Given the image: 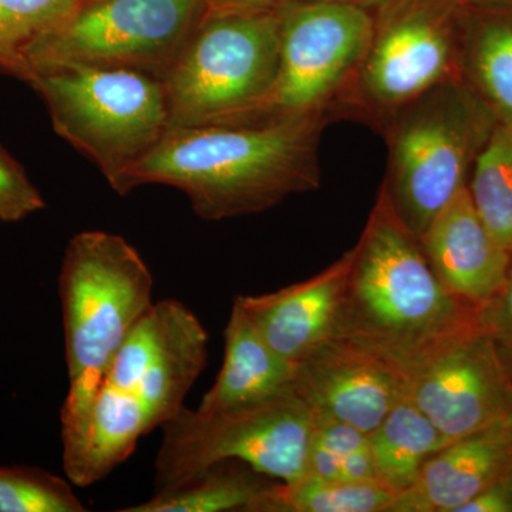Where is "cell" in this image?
<instances>
[{
  "instance_id": "cell-27",
  "label": "cell",
  "mask_w": 512,
  "mask_h": 512,
  "mask_svg": "<svg viewBox=\"0 0 512 512\" xmlns=\"http://www.w3.org/2000/svg\"><path fill=\"white\" fill-rule=\"evenodd\" d=\"M45 208V198L25 168L0 144V221H23Z\"/></svg>"
},
{
  "instance_id": "cell-16",
  "label": "cell",
  "mask_w": 512,
  "mask_h": 512,
  "mask_svg": "<svg viewBox=\"0 0 512 512\" xmlns=\"http://www.w3.org/2000/svg\"><path fill=\"white\" fill-rule=\"evenodd\" d=\"M151 313L153 350L131 393L143 403L154 430L183 409L185 396L204 372L208 333L200 319L174 299L153 303Z\"/></svg>"
},
{
  "instance_id": "cell-32",
  "label": "cell",
  "mask_w": 512,
  "mask_h": 512,
  "mask_svg": "<svg viewBox=\"0 0 512 512\" xmlns=\"http://www.w3.org/2000/svg\"><path fill=\"white\" fill-rule=\"evenodd\" d=\"M322 2L350 3V5H365L370 0H322Z\"/></svg>"
},
{
  "instance_id": "cell-22",
  "label": "cell",
  "mask_w": 512,
  "mask_h": 512,
  "mask_svg": "<svg viewBox=\"0 0 512 512\" xmlns=\"http://www.w3.org/2000/svg\"><path fill=\"white\" fill-rule=\"evenodd\" d=\"M396 495L379 480H328L305 474L272 483L248 512H387Z\"/></svg>"
},
{
  "instance_id": "cell-23",
  "label": "cell",
  "mask_w": 512,
  "mask_h": 512,
  "mask_svg": "<svg viewBox=\"0 0 512 512\" xmlns=\"http://www.w3.org/2000/svg\"><path fill=\"white\" fill-rule=\"evenodd\" d=\"M468 185L478 214L495 239L512 248V126L498 124L481 148Z\"/></svg>"
},
{
  "instance_id": "cell-5",
  "label": "cell",
  "mask_w": 512,
  "mask_h": 512,
  "mask_svg": "<svg viewBox=\"0 0 512 512\" xmlns=\"http://www.w3.org/2000/svg\"><path fill=\"white\" fill-rule=\"evenodd\" d=\"M495 126L493 114L463 79L421 94L386 124L389 164L380 192L414 237L420 239L466 187Z\"/></svg>"
},
{
  "instance_id": "cell-33",
  "label": "cell",
  "mask_w": 512,
  "mask_h": 512,
  "mask_svg": "<svg viewBox=\"0 0 512 512\" xmlns=\"http://www.w3.org/2000/svg\"><path fill=\"white\" fill-rule=\"evenodd\" d=\"M84 2H93V0H83V3Z\"/></svg>"
},
{
  "instance_id": "cell-12",
  "label": "cell",
  "mask_w": 512,
  "mask_h": 512,
  "mask_svg": "<svg viewBox=\"0 0 512 512\" xmlns=\"http://www.w3.org/2000/svg\"><path fill=\"white\" fill-rule=\"evenodd\" d=\"M292 390L311 407L313 416L342 421L367 434L407 399L402 370L333 338L296 362Z\"/></svg>"
},
{
  "instance_id": "cell-17",
  "label": "cell",
  "mask_w": 512,
  "mask_h": 512,
  "mask_svg": "<svg viewBox=\"0 0 512 512\" xmlns=\"http://www.w3.org/2000/svg\"><path fill=\"white\" fill-rule=\"evenodd\" d=\"M150 431L146 409L136 394L101 384L83 433L63 447L67 480L77 487L99 483L133 454L138 440Z\"/></svg>"
},
{
  "instance_id": "cell-3",
  "label": "cell",
  "mask_w": 512,
  "mask_h": 512,
  "mask_svg": "<svg viewBox=\"0 0 512 512\" xmlns=\"http://www.w3.org/2000/svg\"><path fill=\"white\" fill-rule=\"evenodd\" d=\"M153 285L146 262L120 235L83 231L70 239L59 275L69 377L63 447L83 433L111 362L153 306Z\"/></svg>"
},
{
  "instance_id": "cell-7",
  "label": "cell",
  "mask_w": 512,
  "mask_h": 512,
  "mask_svg": "<svg viewBox=\"0 0 512 512\" xmlns=\"http://www.w3.org/2000/svg\"><path fill=\"white\" fill-rule=\"evenodd\" d=\"M313 421L311 407L293 390L215 412L184 406L161 426L156 491L232 460L282 483L296 481L308 473Z\"/></svg>"
},
{
  "instance_id": "cell-26",
  "label": "cell",
  "mask_w": 512,
  "mask_h": 512,
  "mask_svg": "<svg viewBox=\"0 0 512 512\" xmlns=\"http://www.w3.org/2000/svg\"><path fill=\"white\" fill-rule=\"evenodd\" d=\"M367 446L369 434L365 431L329 417L315 416L306 474L340 480L346 460Z\"/></svg>"
},
{
  "instance_id": "cell-21",
  "label": "cell",
  "mask_w": 512,
  "mask_h": 512,
  "mask_svg": "<svg viewBox=\"0 0 512 512\" xmlns=\"http://www.w3.org/2000/svg\"><path fill=\"white\" fill-rule=\"evenodd\" d=\"M274 478L258 473L242 461H222L184 483L156 491L146 501L123 512H248Z\"/></svg>"
},
{
  "instance_id": "cell-10",
  "label": "cell",
  "mask_w": 512,
  "mask_h": 512,
  "mask_svg": "<svg viewBox=\"0 0 512 512\" xmlns=\"http://www.w3.org/2000/svg\"><path fill=\"white\" fill-rule=\"evenodd\" d=\"M279 69L264 121L338 110L372 37L365 5L289 0L278 10Z\"/></svg>"
},
{
  "instance_id": "cell-30",
  "label": "cell",
  "mask_w": 512,
  "mask_h": 512,
  "mask_svg": "<svg viewBox=\"0 0 512 512\" xmlns=\"http://www.w3.org/2000/svg\"><path fill=\"white\" fill-rule=\"evenodd\" d=\"M289 0H205L202 16L278 12Z\"/></svg>"
},
{
  "instance_id": "cell-8",
  "label": "cell",
  "mask_w": 512,
  "mask_h": 512,
  "mask_svg": "<svg viewBox=\"0 0 512 512\" xmlns=\"http://www.w3.org/2000/svg\"><path fill=\"white\" fill-rule=\"evenodd\" d=\"M372 37L338 109L386 127L407 103L461 77L464 15L458 0H370Z\"/></svg>"
},
{
  "instance_id": "cell-24",
  "label": "cell",
  "mask_w": 512,
  "mask_h": 512,
  "mask_svg": "<svg viewBox=\"0 0 512 512\" xmlns=\"http://www.w3.org/2000/svg\"><path fill=\"white\" fill-rule=\"evenodd\" d=\"M83 0H0V73L23 83L35 79L25 52L30 43L56 28Z\"/></svg>"
},
{
  "instance_id": "cell-6",
  "label": "cell",
  "mask_w": 512,
  "mask_h": 512,
  "mask_svg": "<svg viewBox=\"0 0 512 512\" xmlns=\"http://www.w3.org/2000/svg\"><path fill=\"white\" fill-rule=\"evenodd\" d=\"M45 101L57 136L113 185L168 131L163 82L131 69L74 67L39 74L30 84Z\"/></svg>"
},
{
  "instance_id": "cell-18",
  "label": "cell",
  "mask_w": 512,
  "mask_h": 512,
  "mask_svg": "<svg viewBox=\"0 0 512 512\" xmlns=\"http://www.w3.org/2000/svg\"><path fill=\"white\" fill-rule=\"evenodd\" d=\"M295 366L262 339L235 301L225 329L220 375L198 409L215 412L291 392Z\"/></svg>"
},
{
  "instance_id": "cell-13",
  "label": "cell",
  "mask_w": 512,
  "mask_h": 512,
  "mask_svg": "<svg viewBox=\"0 0 512 512\" xmlns=\"http://www.w3.org/2000/svg\"><path fill=\"white\" fill-rule=\"evenodd\" d=\"M419 241L444 288L468 305L481 308L503 288L511 251L485 225L468 185L439 212Z\"/></svg>"
},
{
  "instance_id": "cell-25",
  "label": "cell",
  "mask_w": 512,
  "mask_h": 512,
  "mask_svg": "<svg viewBox=\"0 0 512 512\" xmlns=\"http://www.w3.org/2000/svg\"><path fill=\"white\" fill-rule=\"evenodd\" d=\"M69 480L37 467H0V512H84Z\"/></svg>"
},
{
  "instance_id": "cell-20",
  "label": "cell",
  "mask_w": 512,
  "mask_h": 512,
  "mask_svg": "<svg viewBox=\"0 0 512 512\" xmlns=\"http://www.w3.org/2000/svg\"><path fill=\"white\" fill-rule=\"evenodd\" d=\"M369 443L376 480L397 497L417 483L426 461L451 441L404 399L369 433Z\"/></svg>"
},
{
  "instance_id": "cell-2",
  "label": "cell",
  "mask_w": 512,
  "mask_h": 512,
  "mask_svg": "<svg viewBox=\"0 0 512 512\" xmlns=\"http://www.w3.org/2000/svg\"><path fill=\"white\" fill-rule=\"evenodd\" d=\"M478 312L444 288L419 239L379 192L353 247L332 338L382 357L404 373L444 340L477 325Z\"/></svg>"
},
{
  "instance_id": "cell-15",
  "label": "cell",
  "mask_w": 512,
  "mask_h": 512,
  "mask_svg": "<svg viewBox=\"0 0 512 512\" xmlns=\"http://www.w3.org/2000/svg\"><path fill=\"white\" fill-rule=\"evenodd\" d=\"M353 248L308 281L259 296H238L242 311L278 355L296 363L332 338Z\"/></svg>"
},
{
  "instance_id": "cell-4",
  "label": "cell",
  "mask_w": 512,
  "mask_h": 512,
  "mask_svg": "<svg viewBox=\"0 0 512 512\" xmlns=\"http://www.w3.org/2000/svg\"><path fill=\"white\" fill-rule=\"evenodd\" d=\"M279 50L278 12L201 16L160 77L168 130L262 123Z\"/></svg>"
},
{
  "instance_id": "cell-11",
  "label": "cell",
  "mask_w": 512,
  "mask_h": 512,
  "mask_svg": "<svg viewBox=\"0 0 512 512\" xmlns=\"http://www.w3.org/2000/svg\"><path fill=\"white\" fill-rule=\"evenodd\" d=\"M404 376L407 399L447 440L460 439L512 414V380L480 318L477 325L417 360Z\"/></svg>"
},
{
  "instance_id": "cell-28",
  "label": "cell",
  "mask_w": 512,
  "mask_h": 512,
  "mask_svg": "<svg viewBox=\"0 0 512 512\" xmlns=\"http://www.w3.org/2000/svg\"><path fill=\"white\" fill-rule=\"evenodd\" d=\"M510 251V266L503 288L490 302L481 306L478 318L512 380V248Z\"/></svg>"
},
{
  "instance_id": "cell-1",
  "label": "cell",
  "mask_w": 512,
  "mask_h": 512,
  "mask_svg": "<svg viewBox=\"0 0 512 512\" xmlns=\"http://www.w3.org/2000/svg\"><path fill=\"white\" fill-rule=\"evenodd\" d=\"M332 116L312 111L249 126L170 128L111 188L120 195L151 184L177 188L205 221L258 214L318 190L320 136Z\"/></svg>"
},
{
  "instance_id": "cell-9",
  "label": "cell",
  "mask_w": 512,
  "mask_h": 512,
  "mask_svg": "<svg viewBox=\"0 0 512 512\" xmlns=\"http://www.w3.org/2000/svg\"><path fill=\"white\" fill-rule=\"evenodd\" d=\"M204 3L84 2L69 19L33 40L25 57L35 79L39 74L74 67L131 69L160 79L200 22Z\"/></svg>"
},
{
  "instance_id": "cell-31",
  "label": "cell",
  "mask_w": 512,
  "mask_h": 512,
  "mask_svg": "<svg viewBox=\"0 0 512 512\" xmlns=\"http://www.w3.org/2000/svg\"><path fill=\"white\" fill-rule=\"evenodd\" d=\"M467 8L512 9V0H458Z\"/></svg>"
},
{
  "instance_id": "cell-29",
  "label": "cell",
  "mask_w": 512,
  "mask_h": 512,
  "mask_svg": "<svg viewBox=\"0 0 512 512\" xmlns=\"http://www.w3.org/2000/svg\"><path fill=\"white\" fill-rule=\"evenodd\" d=\"M456 512H512V477L485 488Z\"/></svg>"
},
{
  "instance_id": "cell-19",
  "label": "cell",
  "mask_w": 512,
  "mask_h": 512,
  "mask_svg": "<svg viewBox=\"0 0 512 512\" xmlns=\"http://www.w3.org/2000/svg\"><path fill=\"white\" fill-rule=\"evenodd\" d=\"M461 77L498 124L512 126V9L466 6Z\"/></svg>"
},
{
  "instance_id": "cell-14",
  "label": "cell",
  "mask_w": 512,
  "mask_h": 512,
  "mask_svg": "<svg viewBox=\"0 0 512 512\" xmlns=\"http://www.w3.org/2000/svg\"><path fill=\"white\" fill-rule=\"evenodd\" d=\"M507 477H512V414L433 454L417 483L397 495L387 512H456Z\"/></svg>"
}]
</instances>
